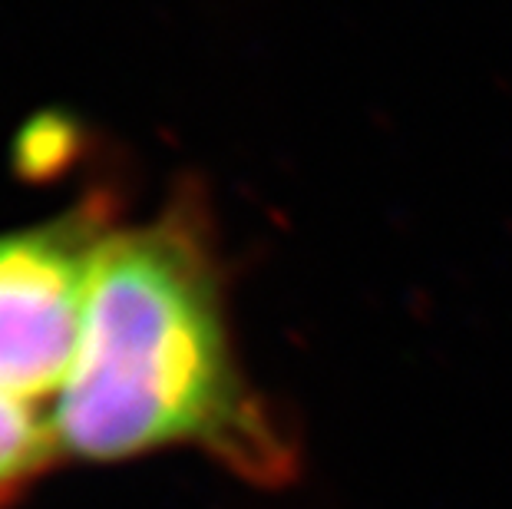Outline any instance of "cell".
<instances>
[{"mask_svg": "<svg viewBox=\"0 0 512 509\" xmlns=\"http://www.w3.org/2000/svg\"><path fill=\"white\" fill-rule=\"evenodd\" d=\"M106 235L110 225L93 212L0 235V391L34 407L57 397Z\"/></svg>", "mask_w": 512, "mask_h": 509, "instance_id": "obj_2", "label": "cell"}, {"mask_svg": "<svg viewBox=\"0 0 512 509\" xmlns=\"http://www.w3.org/2000/svg\"><path fill=\"white\" fill-rule=\"evenodd\" d=\"M60 460L189 450L258 490L298 480L301 450L238 361L225 272L189 202L103 238L67 381L50 400Z\"/></svg>", "mask_w": 512, "mask_h": 509, "instance_id": "obj_1", "label": "cell"}, {"mask_svg": "<svg viewBox=\"0 0 512 509\" xmlns=\"http://www.w3.org/2000/svg\"><path fill=\"white\" fill-rule=\"evenodd\" d=\"M57 460L50 417L27 400L0 391V509H14Z\"/></svg>", "mask_w": 512, "mask_h": 509, "instance_id": "obj_3", "label": "cell"}]
</instances>
